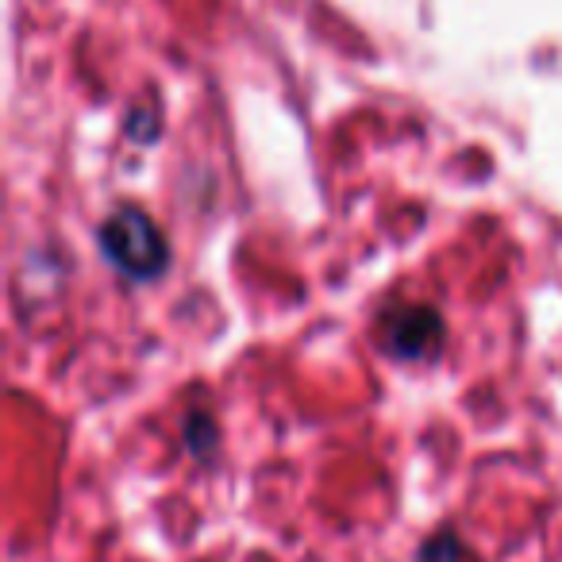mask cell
Returning a JSON list of instances; mask_svg holds the SVG:
<instances>
[{
	"mask_svg": "<svg viewBox=\"0 0 562 562\" xmlns=\"http://www.w3.org/2000/svg\"><path fill=\"white\" fill-rule=\"evenodd\" d=\"M104 255L132 278H155L166 266V239L139 209H120L104 220Z\"/></svg>",
	"mask_w": 562,
	"mask_h": 562,
	"instance_id": "1",
	"label": "cell"
},
{
	"mask_svg": "<svg viewBox=\"0 0 562 562\" xmlns=\"http://www.w3.org/2000/svg\"><path fill=\"white\" fill-rule=\"evenodd\" d=\"M385 336V347H390L393 355H401V359H424V355H431L439 347V339H443V324H439V316L431 313V308H401V313H393L390 321H385L382 328Z\"/></svg>",
	"mask_w": 562,
	"mask_h": 562,
	"instance_id": "2",
	"label": "cell"
}]
</instances>
